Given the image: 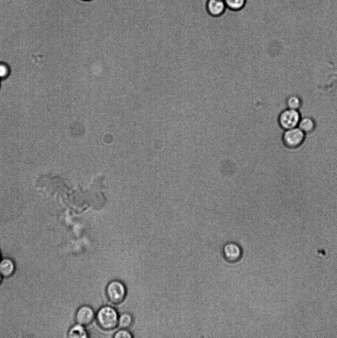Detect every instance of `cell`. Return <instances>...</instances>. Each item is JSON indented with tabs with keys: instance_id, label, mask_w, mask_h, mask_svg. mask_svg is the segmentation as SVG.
I'll use <instances>...</instances> for the list:
<instances>
[{
	"instance_id": "8992f818",
	"label": "cell",
	"mask_w": 337,
	"mask_h": 338,
	"mask_svg": "<svg viewBox=\"0 0 337 338\" xmlns=\"http://www.w3.org/2000/svg\"><path fill=\"white\" fill-rule=\"evenodd\" d=\"M222 254L225 259L228 261L236 262L241 258L242 250L241 246L237 243L229 242L223 246Z\"/></svg>"
},
{
	"instance_id": "6da1fadb",
	"label": "cell",
	"mask_w": 337,
	"mask_h": 338,
	"mask_svg": "<svg viewBox=\"0 0 337 338\" xmlns=\"http://www.w3.org/2000/svg\"><path fill=\"white\" fill-rule=\"evenodd\" d=\"M119 316L115 308L107 305L99 309L96 314L95 318L101 329L110 331L115 329L118 326Z\"/></svg>"
},
{
	"instance_id": "ac0fdd59",
	"label": "cell",
	"mask_w": 337,
	"mask_h": 338,
	"mask_svg": "<svg viewBox=\"0 0 337 338\" xmlns=\"http://www.w3.org/2000/svg\"></svg>"
},
{
	"instance_id": "4fadbf2b",
	"label": "cell",
	"mask_w": 337,
	"mask_h": 338,
	"mask_svg": "<svg viewBox=\"0 0 337 338\" xmlns=\"http://www.w3.org/2000/svg\"><path fill=\"white\" fill-rule=\"evenodd\" d=\"M133 323V318L129 313L125 312L119 316L118 326L121 329H127L132 326Z\"/></svg>"
},
{
	"instance_id": "e0dca14e",
	"label": "cell",
	"mask_w": 337,
	"mask_h": 338,
	"mask_svg": "<svg viewBox=\"0 0 337 338\" xmlns=\"http://www.w3.org/2000/svg\"><path fill=\"white\" fill-rule=\"evenodd\" d=\"M1 278H2V276H1V274H0V284L1 282V280H2Z\"/></svg>"
},
{
	"instance_id": "d6986e66",
	"label": "cell",
	"mask_w": 337,
	"mask_h": 338,
	"mask_svg": "<svg viewBox=\"0 0 337 338\" xmlns=\"http://www.w3.org/2000/svg\"></svg>"
},
{
	"instance_id": "5bb4252c",
	"label": "cell",
	"mask_w": 337,
	"mask_h": 338,
	"mask_svg": "<svg viewBox=\"0 0 337 338\" xmlns=\"http://www.w3.org/2000/svg\"><path fill=\"white\" fill-rule=\"evenodd\" d=\"M10 68L4 62L0 61V80L7 77L10 74Z\"/></svg>"
},
{
	"instance_id": "9c48e42d",
	"label": "cell",
	"mask_w": 337,
	"mask_h": 338,
	"mask_svg": "<svg viewBox=\"0 0 337 338\" xmlns=\"http://www.w3.org/2000/svg\"><path fill=\"white\" fill-rule=\"evenodd\" d=\"M15 264L9 258H4L0 260V274L2 277H9L14 273Z\"/></svg>"
},
{
	"instance_id": "7c38bea8",
	"label": "cell",
	"mask_w": 337,
	"mask_h": 338,
	"mask_svg": "<svg viewBox=\"0 0 337 338\" xmlns=\"http://www.w3.org/2000/svg\"><path fill=\"white\" fill-rule=\"evenodd\" d=\"M227 9L238 12L243 9L246 5L247 0H223Z\"/></svg>"
},
{
	"instance_id": "ba28073f",
	"label": "cell",
	"mask_w": 337,
	"mask_h": 338,
	"mask_svg": "<svg viewBox=\"0 0 337 338\" xmlns=\"http://www.w3.org/2000/svg\"><path fill=\"white\" fill-rule=\"evenodd\" d=\"M306 135L313 134L316 130L317 123L311 116L301 117L298 126Z\"/></svg>"
},
{
	"instance_id": "277c9868",
	"label": "cell",
	"mask_w": 337,
	"mask_h": 338,
	"mask_svg": "<svg viewBox=\"0 0 337 338\" xmlns=\"http://www.w3.org/2000/svg\"><path fill=\"white\" fill-rule=\"evenodd\" d=\"M301 117L299 110L286 107L279 113L277 123L281 129L286 130L297 127Z\"/></svg>"
},
{
	"instance_id": "2e32d148",
	"label": "cell",
	"mask_w": 337,
	"mask_h": 338,
	"mask_svg": "<svg viewBox=\"0 0 337 338\" xmlns=\"http://www.w3.org/2000/svg\"><path fill=\"white\" fill-rule=\"evenodd\" d=\"M81 0V1H92V0Z\"/></svg>"
},
{
	"instance_id": "7a4b0ae2",
	"label": "cell",
	"mask_w": 337,
	"mask_h": 338,
	"mask_svg": "<svg viewBox=\"0 0 337 338\" xmlns=\"http://www.w3.org/2000/svg\"><path fill=\"white\" fill-rule=\"evenodd\" d=\"M306 135L298 127L283 130L281 140L287 148L294 149L300 147L304 142Z\"/></svg>"
},
{
	"instance_id": "8fae6325",
	"label": "cell",
	"mask_w": 337,
	"mask_h": 338,
	"mask_svg": "<svg viewBox=\"0 0 337 338\" xmlns=\"http://www.w3.org/2000/svg\"><path fill=\"white\" fill-rule=\"evenodd\" d=\"M68 337L75 338H86L88 337V334L84 326L77 323L69 330Z\"/></svg>"
},
{
	"instance_id": "3957f363",
	"label": "cell",
	"mask_w": 337,
	"mask_h": 338,
	"mask_svg": "<svg viewBox=\"0 0 337 338\" xmlns=\"http://www.w3.org/2000/svg\"><path fill=\"white\" fill-rule=\"evenodd\" d=\"M126 293L125 284L118 280L110 282L106 288V296L113 304L118 305L123 302L126 297Z\"/></svg>"
},
{
	"instance_id": "52a82bcc",
	"label": "cell",
	"mask_w": 337,
	"mask_h": 338,
	"mask_svg": "<svg viewBox=\"0 0 337 338\" xmlns=\"http://www.w3.org/2000/svg\"><path fill=\"white\" fill-rule=\"evenodd\" d=\"M205 9L210 16L218 18L225 13L227 8L223 0H207Z\"/></svg>"
},
{
	"instance_id": "5b68a950",
	"label": "cell",
	"mask_w": 337,
	"mask_h": 338,
	"mask_svg": "<svg viewBox=\"0 0 337 338\" xmlns=\"http://www.w3.org/2000/svg\"><path fill=\"white\" fill-rule=\"evenodd\" d=\"M96 314L93 309L90 306L84 305L77 311L75 320L77 324L84 326L90 324L95 318Z\"/></svg>"
},
{
	"instance_id": "30bf717a",
	"label": "cell",
	"mask_w": 337,
	"mask_h": 338,
	"mask_svg": "<svg viewBox=\"0 0 337 338\" xmlns=\"http://www.w3.org/2000/svg\"><path fill=\"white\" fill-rule=\"evenodd\" d=\"M285 104L287 108L299 110L302 106L303 100L299 95L293 94L286 97Z\"/></svg>"
},
{
	"instance_id": "9a60e30c",
	"label": "cell",
	"mask_w": 337,
	"mask_h": 338,
	"mask_svg": "<svg viewBox=\"0 0 337 338\" xmlns=\"http://www.w3.org/2000/svg\"><path fill=\"white\" fill-rule=\"evenodd\" d=\"M115 338H132V334L126 329H121L117 331L114 335Z\"/></svg>"
}]
</instances>
